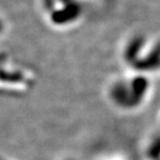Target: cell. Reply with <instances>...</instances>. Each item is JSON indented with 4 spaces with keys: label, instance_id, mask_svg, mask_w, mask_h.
I'll list each match as a JSON object with an SVG mask.
<instances>
[{
    "label": "cell",
    "instance_id": "3957f363",
    "mask_svg": "<svg viewBox=\"0 0 160 160\" xmlns=\"http://www.w3.org/2000/svg\"><path fill=\"white\" fill-rule=\"evenodd\" d=\"M3 31H4V23H3L2 19L0 18V36L3 33Z\"/></svg>",
    "mask_w": 160,
    "mask_h": 160
},
{
    "label": "cell",
    "instance_id": "6da1fadb",
    "mask_svg": "<svg viewBox=\"0 0 160 160\" xmlns=\"http://www.w3.org/2000/svg\"><path fill=\"white\" fill-rule=\"evenodd\" d=\"M27 67L0 56V94H25L33 86L36 74Z\"/></svg>",
    "mask_w": 160,
    "mask_h": 160
},
{
    "label": "cell",
    "instance_id": "7a4b0ae2",
    "mask_svg": "<svg viewBox=\"0 0 160 160\" xmlns=\"http://www.w3.org/2000/svg\"><path fill=\"white\" fill-rule=\"evenodd\" d=\"M47 15L53 25H70L77 23L80 15V6L75 0H50L45 5Z\"/></svg>",
    "mask_w": 160,
    "mask_h": 160
}]
</instances>
